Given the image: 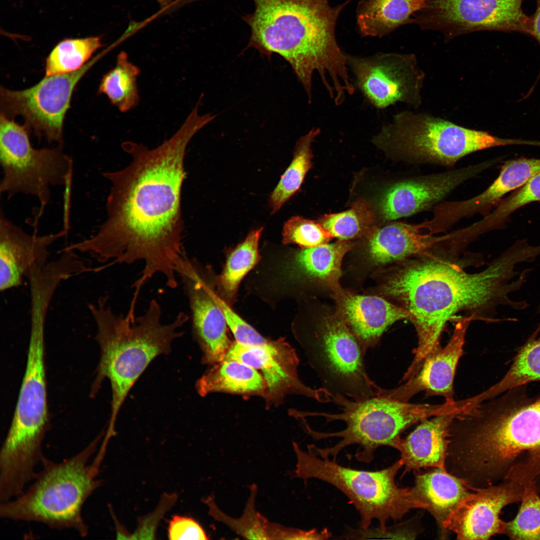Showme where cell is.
Masks as SVG:
<instances>
[{"instance_id": "cell-33", "label": "cell", "mask_w": 540, "mask_h": 540, "mask_svg": "<svg viewBox=\"0 0 540 540\" xmlns=\"http://www.w3.org/2000/svg\"><path fill=\"white\" fill-rule=\"evenodd\" d=\"M102 46L100 36L66 38L58 42L46 58L45 76L76 71Z\"/></svg>"}, {"instance_id": "cell-42", "label": "cell", "mask_w": 540, "mask_h": 540, "mask_svg": "<svg viewBox=\"0 0 540 540\" xmlns=\"http://www.w3.org/2000/svg\"><path fill=\"white\" fill-rule=\"evenodd\" d=\"M268 540H316L330 539L332 533L327 528L321 530L312 529L308 530L288 528L268 520L266 526Z\"/></svg>"}, {"instance_id": "cell-45", "label": "cell", "mask_w": 540, "mask_h": 540, "mask_svg": "<svg viewBox=\"0 0 540 540\" xmlns=\"http://www.w3.org/2000/svg\"><path fill=\"white\" fill-rule=\"evenodd\" d=\"M538 312H540V308H539V310H538Z\"/></svg>"}, {"instance_id": "cell-14", "label": "cell", "mask_w": 540, "mask_h": 540, "mask_svg": "<svg viewBox=\"0 0 540 540\" xmlns=\"http://www.w3.org/2000/svg\"><path fill=\"white\" fill-rule=\"evenodd\" d=\"M98 60L96 56L74 72L45 76L36 85L23 90L1 87L0 114L12 119L22 116L28 130L61 145L64 120L72 92Z\"/></svg>"}, {"instance_id": "cell-28", "label": "cell", "mask_w": 540, "mask_h": 540, "mask_svg": "<svg viewBox=\"0 0 540 540\" xmlns=\"http://www.w3.org/2000/svg\"><path fill=\"white\" fill-rule=\"evenodd\" d=\"M266 381L254 368L238 360H225L210 370L196 383L202 396L214 392L240 394L266 391Z\"/></svg>"}, {"instance_id": "cell-38", "label": "cell", "mask_w": 540, "mask_h": 540, "mask_svg": "<svg viewBox=\"0 0 540 540\" xmlns=\"http://www.w3.org/2000/svg\"><path fill=\"white\" fill-rule=\"evenodd\" d=\"M282 242L284 244H296L306 248L328 244L334 236L318 222L294 216L284 224Z\"/></svg>"}, {"instance_id": "cell-39", "label": "cell", "mask_w": 540, "mask_h": 540, "mask_svg": "<svg viewBox=\"0 0 540 540\" xmlns=\"http://www.w3.org/2000/svg\"><path fill=\"white\" fill-rule=\"evenodd\" d=\"M211 293L213 298L222 310L227 325L232 332L236 342L246 345L262 346L269 341L242 318L216 294L212 289Z\"/></svg>"}, {"instance_id": "cell-20", "label": "cell", "mask_w": 540, "mask_h": 540, "mask_svg": "<svg viewBox=\"0 0 540 540\" xmlns=\"http://www.w3.org/2000/svg\"><path fill=\"white\" fill-rule=\"evenodd\" d=\"M473 318L472 315L458 321L447 344L444 348L440 344L436 346L426 356L415 375L396 388H381L378 396L408 402L416 394L425 391L427 396H441L446 402H454V375L464 353L466 331Z\"/></svg>"}, {"instance_id": "cell-3", "label": "cell", "mask_w": 540, "mask_h": 540, "mask_svg": "<svg viewBox=\"0 0 540 540\" xmlns=\"http://www.w3.org/2000/svg\"><path fill=\"white\" fill-rule=\"evenodd\" d=\"M252 13L243 16L250 28L247 48L270 57L276 53L289 63L309 102L317 73L336 104L355 86L346 56L339 46L335 28L338 16L352 0L332 6L329 0H252Z\"/></svg>"}, {"instance_id": "cell-37", "label": "cell", "mask_w": 540, "mask_h": 540, "mask_svg": "<svg viewBox=\"0 0 540 540\" xmlns=\"http://www.w3.org/2000/svg\"><path fill=\"white\" fill-rule=\"evenodd\" d=\"M536 202H540V172L500 201L494 211L478 223L484 232L501 228L515 211Z\"/></svg>"}, {"instance_id": "cell-22", "label": "cell", "mask_w": 540, "mask_h": 540, "mask_svg": "<svg viewBox=\"0 0 540 540\" xmlns=\"http://www.w3.org/2000/svg\"><path fill=\"white\" fill-rule=\"evenodd\" d=\"M334 291L338 316L356 336L364 354L376 346L390 326L410 320L406 310L381 297L354 294L340 287Z\"/></svg>"}, {"instance_id": "cell-8", "label": "cell", "mask_w": 540, "mask_h": 540, "mask_svg": "<svg viewBox=\"0 0 540 540\" xmlns=\"http://www.w3.org/2000/svg\"><path fill=\"white\" fill-rule=\"evenodd\" d=\"M409 164L452 166L464 157L489 148L526 145V140L504 138L424 114L402 112L372 140Z\"/></svg>"}, {"instance_id": "cell-10", "label": "cell", "mask_w": 540, "mask_h": 540, "mask_svg": "<svg viewBox=\"0 0 540 540\" xmlns=\"http://www.w3.org/2000/svg\"><path fill=\"white\" fill-rule=\"evenodd\" d=\"M28 130L2 114L0 117V192L8 200L20 194L34 196L44 208L50 188L72 180V158L58 148H34Z\"/></svg>"}, {"instance_id": "cell-2", "label": "cell", "mask_w": 540, "mask_h": 540, "mask_svg": "<svg viewBox=\"0 0 540 540\" xmlns=\"http://www.w3.org/2000/svg\"><path fill=\"white\" fill-rule=\"evenodd\" d=\"M432 250L406 259L393 268L381 286L385 296L398 302L410 315L418 344L407 369L416 373L427 354L438 344L446 322L462 310L489 314L500 306L524 308L510 294L524 284L526 273L520 264L530 262L532 254L523 244L516 242L482 271L468 273Z\"/></svg>"}, {"instance_id": "cell-44", "label": "cell", "mask_w": 540, "mask_h": 540, "mask_svg": "<svg viewBox=\"0 0 540 540\" xmlns=\"http://www.w3.org/2000/svg\"><path fill=\"white\" fill-rule=\"evenodd\" d=\"M156 0L159 3V4L162 6V8H165L167 7L172 2V0Z\"/></svg>"}, {"instance_id": "cell-43", "label": "cell", "mask_w": 540, "mask_h": 540, "mask_svg": "<svg viewBox=\"0 0 540 540\" xmlns=\"http://www.w3.org/2000/svg\"><path fill=\"white\" fill-rule=\"evenodd\" d=\"M534 18H532V36H534L538 41L540 45V1ZM540 78V70L538 75V78Z\"/></svg>"}, {"instance_id": "cell-4", "label": "cell", "mask_w": 540, "mask_h": 540, "mask_svg": "<svg viewBox=\"0 0 540 540\" xmlns=\"http://www.w3.org/2000/svg\"><path fill=\"white\" fill-rule=\"evenodd\" d=\"M449 438L450 472L472 488L492 485L522 454L540 456V398L476 404L454 420Z\"/></svg>"}, {"instance_id": "cell-40", "label": "cell", "mask_w": 540, "mask_h": 540, "mask_svg": "<svg viewBox=\"0 0 540 540\" xmlns=\"http://www.w3.org/2000/svg\"><path fill=\"white\" fill-rule=\"evenodd\" d=\"M178 499L174 493H164L161 496L156 508L138 519L136 528L131 534L130 540L155 539L158 526L166 513L174 505Z\"/></svg>"}, {"instance_id": "cell-35", "label": "cell", "mask_w": 540, "mask_h": 540, "mask_svg": "<svg viewBox=\"0 0 540 540\" xmlns=\"http://www.w3.org/2000/svg\"><path fill=\"white\" fill-rule=\"evenodd\" d=\"M250 495L242 516L232 518L224 512L216 504L212 496L204 500V502L209 508L208 514L216 520L220 522L234 532L247 540H268L266 526L268 520L257 512L255 508V499L258 492L256 484L250 487Z\"/></svg>"}, {"instance_id": "cell-6", "label": "cell", "mask_w": 540, "mask_h": 540, "mask_svg": "<svg viewBox=\"0 0 540 540\" xmlns=\"http://www.w3.org/2000/svg\"><path fill=\"white\" fill-rule=\"evenodd\" d=\"M100 434L81 451L59 462L46 458L32 484L14 500L0 502V516L33 522L53 529H72L82 537L88 527L82 516L87 499L102 484L96 478L104 454L98 451L92 462Z\"/></svg>"}, {"instance_id": "cell-26", "label": "cell", "mask_w": 540, "mask_h": 540, "mask_svg": "<svg viewBox=\"0 0 540 540\" xmlns=\"http://www.w3.org/2000/svg\"><path fill=\"white\" fill-rule=\"evenodd\" d=\"M414 475V484L410 488L412 500L418 508L427 510L434 517L440 538H447L446 524L448 520L472 490L464 480L445 468L415 472Z\"/></svg>"}, {"instance_id": "cell-1", "label": "cell", "mask_w": 540, "mask_h": 540, "mask_svg": "<svg viewBox=\"0 0 540 540\" xmlns=\"http://www.w3.org/2000/svg\"><path fill=\"white\" fill-rule=\"evenodd\" d=\"M202 128V120L190 114L172 136L156 148L124 142L122 146L132 156L130 163L120 170L102 173L111 184L106 220L94 234L66 248L100 263L142 261L140 276L133 285L136 288L157 273L165 276L169 288H176L175 264L184 250V158L189 142Z\"/></svg>"}, {"instance_id": "cell-9", "label": "cell", "mask_w": 540, "mask_h": 540, "mask_svg": "<svg viewBox=\"0 0 540 540\" xmlns=\"http://www.w3.org/2000/svg\"><path fill=\"white\" fill-rule=\"evenodd\" d=\"M292 445L297 460L295 476L304 481L320 480L342 492L359 512L361 528H370L377 520L378 528L384 530L389 520H400L412 509L418 508L410 488L396 484V476L403 466L400 458L380 470H360L321 458L308 448L303 450L296 442Z\"/></svg>"}, {"instance_id": "cell-23", "label": "cell", "mask_w": 540, "mask_h": 540, "mask_svg": "<svg viewBox=\"0 0 540 540\" xmlns=\"http://www.w3.org/2000/svg\"><path fill=\"white\" fill-rule=\"evenodd\" d=\"M540 172V158L522 157L506 161L496 178L479 194L468 200L437 206L432 222L438 230L444 232L460 219L488 210L500 203L506 194L519 188Z\"/></svg>"}, {"instance_id": "cell-27", "label": "cell", "mask_w": 540, "mask_h": 540, "mask_svg": "<svg viewBox=\"0 0 540 540\" xmlns=\"http://www.w3.org/2000/svg\"><path fill=\"white\" fill-rule=\"evenodd\" d=\"M522 486L521 504L515 518L506 522L504 534L511 540H540V497L536 478L540 474V456L518 463Z\"/></svg>"}, {"instance_id": "cell-13", "label": "cell", "mask_w": 540, "mask_h": 540, "mask_svg": "<svg viewBox=\"0 0 540 540\" xmlns=\"http://www.w3.org/2000/svg\"><path fill=\"white\" fill-rule=\"evenodd\" d=\"M522 0H428L412 24L441 32L446 40L478 30L514 31L532 35V19Z\"/></svg>"}, {"instance_id": "cell-11", "label": "cell", "mask_w": 540, "mask_h": 540, "mask_svg": "<svg viewBox=\"0 0 540 540\" xmlns=\"http://www.w3.org/2000/svg\"><path fill=\"white\" fill-rule=\"evenodd\" d=\"M44 334L43 328L30 329L26 370L0 452L4 463L18 470L32 469L44 458L42 444L48 428Z\"/></svg>"}, {"instance_id": "cell-46", "label": "cell", "mask_w": 540, "mask_h": 540, "mask_svg": "<svg viewBox=\"0 0 540 540\" xmlns=\"http://www.w3.org/2000/svg\"><path fill=\"white\" fill-rule=\"evenodd\" d=\"M538 0V2L540 1V0Z\"/></svg>"}, {"instance_id": "cell-30", "label": "cell", "mask_w": 540, "mask_h": 540, "mask_svg": "<svg viewBox=\"0 0 540 540\" xmlns=\"http://www.w3.org/2000/svg\"><path fill=\"white\" fill-rule=\"evenodd\" d=\"M140 73V68L129 60L127 54L121 52L114 67L102 76L98 92L106 96L120 112L129 111L140 102L137 86Z\"/></svg>"}, {"instance_id": "cell-16", "label": "cell", "mask_w": 540, "mask_h": 540, "mask_svg": "<svg viewBox=\"0 0 540 540\" xmlns=\"http://www.w3.org/2000/svg\"><path fill=\"white\" fill-rule=\"evenodd\" d=\"M498 485L474 488L460 504L446 524L458 540H488L504 534L506 522L500 518L506 506L520 501L522 486L518 464L512 465Z\"/></svg>"}, {"instance_id": "cell-7", "label": "cell", "mask_w": 540, "mask_h": 540, "mask_svg": "<svg viewBox=\"0 0 540 540\" xmlns=\"http://www.w3.org/2000/svg\"><path fill=\"white\" fill-rule=\"evenodd\" d=\"M331 398L332 402L340 406L341 412H312L308 414L324 417L327 422L343 421L346 424L345 428L336 432H324L312 430L307 423L305 425L308 433L316 440L340 438L332 447L308 446L319 456L330 458L331 456L334 460L343 449L358 444L360 447L355 454L356 459L370 463L378 448L386 446L396 448L402 434L409 427L431 416L447 413L451 409V404L447 402L432 405L414 404L382 396L353 400L337 394L331 396Z\"/></svg>"}, {"instance_id": "cell-24", "label": "cell", "mask_w": 540, "mask_h": 540, "mask_svg": "<svg viewBox=\"0 0 540 540\" xmlns=\"http://www.w3.org/2000/svg\"><path fill=\"white\" fill-rule=\"evenodd\" d=\"M463 408L426 418L404 438H401L396 450L404 466L402 478L412 471L422 468H445L450 428Z\"/></svg>"}, {"instance_id": "cell-12", "label": "cell", "mask_w": 540, "mask_h": 540, "mask_svg": "<svg viewBox=\"0 0 540 540\" xmlns=\"http://www.w3.org/2000/svg\"><path fill=\"white\" fill-rule=\"evenodd\" d=\"M307 354L312 366L331 395L353 400L376 396L381 388L369 377L362 349L337 315L326 317L315 332Z\"/></svg>"}, {"instance_id": "cell-19", "label": "cell", "mask_w": 540, "mask_h": 540, "mask_svg": "<svg viewBox=\"0 0 540 540\" xmlns=\"http://www.w3.org/2000/svg\"><path fill=\"white\" fill-rule=\"evenodd\" d=\"M225 360L242 362L262 372L269 396L276 397L288 392L304 395L320 402L331 401L325 389H314L304 384L298 378V360L293 348L282 340L268 341L262 346L236 342L231 346Z\"/></svg>"}, {"instance_id": "cell-34", "label": "cell", "mask_w": 540, "mask_h": 540, "mask_svg": "<svg viewBox=\"0 0 540 540\" xmlns=\"http://www.w3.org/2000/svg\"><path fill=\"white\" fill-rule=\"evenodd\" d=\"M374 220L370 202L360 199L353 203L347 210L324 214L318 222L334 238L348 240L366 236L374 226Z\"/></svg>"}, {"instance_id": "cell-15", "label": "cell", "mask_w": 540, "mask_h": 540, "mask_svg": "<svg viewBox=\"0 0 540 540\" xmlns=\"http://www.w3.org/2000/svg\"><path fill=\"white\" fill-rule=\"evenodd\" d=\"M356 86L374 106L382 109L404 102L420 103L424 74L412 54L378 53L365 57L347 55Z\"/></svg>"}, {"instance_id": "cell-17", "label": "cell", "mask_w": 540, "mask_h": 540, "mask_svg": "<svg viewBox=\"0 0 540 540\" xmlns=\"http://www.w3.org/2000/svg\"><path fill=\"white\" fill-rule=\"evenodd\" d=\"M487 160L442 172L412 176L390 184L380 203L384 220L406 218L429 210L440 204L452 191L492 166Z\"/></svg>"}, {"instance_id": "cell-5", "label": "cell", "mask_w": 540, "mask_h": 540, "mask_svg": "<svg viewBox=\"0 0 540 540\" xmlns=\"http://www.w3.org/2000/svg\"><path fill=\"white\" fill-rule=\"evenodd\" d=\"M108 302L107 296L100 298L88 304V309L96 326V339L100 352L92 389L98 390L104 379L110 380L112 398L108 430L114 432L118 413L130 390L154 359L170 352L172 341L184 334L179 328L189 317L180 312L172 322L164 324L156 300L138 317L134 316L136 302L132 301L126 315L116 314Z\"/></svg>"}, {"instance_id": "cell-18", "label": "cell", "mask_w": 540, "mask_h": 540, "mask_svg": "<svg viewBox=\"0 0 540 540\" xmlns=\"http://www.w3.org/2000/svg\"><path fill=\"white\" fill-rule=\"evenodd\" d=\"M175 270L188 300L192 328L203 352L204 362L223 361L231 345L225 317L212 296L210 284L196 260L186 254L177 260Z\"/></svg>"}, {"instance_id": "cell-31", "label": "cell", "mask_w": 540, "mask_h": 540, "mask_svg": "<svg viewBox=\"0 0 540 540\" xmlns=\"http://www.w3.org/2000/svg\"><path fill=\"white\" fill-rule=\"evenodd\" d=\"M320 133L314 128L297 142L293 158L271 193L269 204L272 213L276 212L300 189L312 166V144Z\"/></svg>"}, {"instance_id": "cell-29", "label": "cell", "mask_w": 540, "mask_h": 540, "mask_svg": "<svg viewBox=\"0 0 540 540\" xmlns=\"http://www.w3.org/2000/svg\"><path fill=\"white\" fill-rule=\"evenodd\" d=\"M353 246L348 240H339L302 248L295 256L294 268L305 277L323 283L334 290L340 287L342 262Z\"/></svg>"}, {"instance_id": "cell-32", "label": "cell", "mask_w": 540, "mask_h": 540, "mask_svg": "<svg viewBox=\"0 0 540 540\" xmlns=\"http://www.w3.org/2000/svg\"><path fill=\"white\" fill-rule=\"evenodd\" d=\"M538 381L540 382V339L534 336L519 350L504 377L476 396L481 402L523 384Z\"/></svg>"}, {"instance_id": "cell-36", "label": "cell", "mask_w": 540, "mask_h": 540, "mask_svg": "<svg viewBox=\"0 0 540 540\" xmlns=\"http://www.w3.org/2000/svg\"><path fill=\"white\" fill-rule=\"evenodd\" d=\"M262 230L260 228L252 230L229 256L220 278L221 286L228 296H233L242 278L257 262L258 242Z\"/></svg>"}, {"instance_id": "cell-21", "label": "cell", "mask_w": 540, "mask_h": 540, "mask_svg": "<svg viewBox=\"0 0 540 540\" xmlns=\"http://www.w3.org/2000/svg\"><path fill=\"white\" fill-rule=\"evenodd\" d=\"M64 228L43 235L30 234L0 213V290L18 288L35 266L48 262L52 245L66 236Z\"/></svg>"}, {"instance_id": "cell-41", "label": "cell", "mask_w": 540, "mask_h": 540, "mask_svg": "<svg viewBox=\"0 0 540 540\" xmlns=\"http://www.w3.org/2000/svg\"><path fill=\"white\" fill-rule=\"evenodd\" d=\"M168 538L171 540L209 539L198 522L185 516H174L168 522Z\"/></svg>"}, {"instance_id": "cell-25", "label": "cell", "mask_w": 540, "mask_h": 540, "mask_svg": "<svg viewBox=\"0 0 540 540\" xmlns=\"http://www.w3.org/2000/svg\"><path fill=\"white\" fill-rule=\"evenodd\" d=\"M424 229L422 222L374 226L366 235L369 258L376 265L400 262L438 248L450 239L449 234L434 236L424 234Z\"/></svg>"}]
</instances>
